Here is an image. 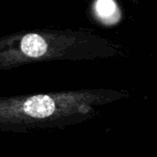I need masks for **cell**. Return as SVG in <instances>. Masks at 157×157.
<instances>
[{
  "label": "cell",
  "instance_id": "6da1fadb",
  "mask_svg": "<svg viewBox=\"0 0 157 157\" xmlns=\"http://www.w3.org/2000/svg\"><path fill=\"white\" fill-rule=\"evenodd\" d=\"M99 91L47 92L0 96V132L24 134L81 122L101 98Z\"/></svg>",
  "mask_w": 157,
  "mask_h": 157
},
{
  "label": "cell",
  "instance_id": "7a4b0ae2",
  "mask_svg": "<svg viewBox=\"0 0 157 157\" xmlns=\"http://www.w3.org/2000/svg\"><path fill=\"white\" fill-rule=\"evenodd\" d=\"M124 47L91 31H42L0 40V70L52 60H85L121 56Z\"/></svg>",
  "mask_w": 157,
  "mask_h": 157
},
{
  "label": "cell",
  "instance_id": "3957f363",
  "mask_svg": "<svg viewBox=\"0 0 157 157\" xmlns=\"http://www.w3.org/2000/svg\"><path fill=\"white\" fill-rule=\"evenodd\" d=\"M95 12L101 21H111L117 12V4L114 0H97L95 2Z\"/></svg>",
  "mask_w": 157,
  "mask_h": 157
}]
</instances>
